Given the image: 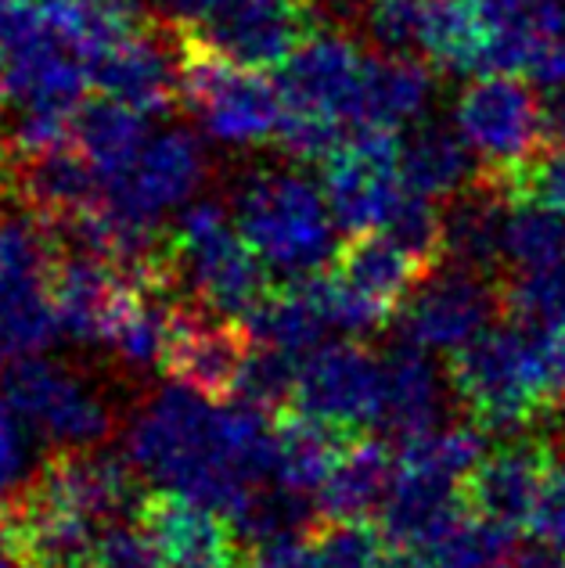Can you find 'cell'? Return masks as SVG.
Segmentation results:
<instances>
[{
	"mask_svg": "<svg viewBox=\"0 0 565 568\" xmlns=\"http://www.w3.org/2000/svg\"><path fill=\"white\" fill-rule=\"evenodd\" d=\"M130 465L162 493L234 515L260 483L274 478V432L249 403L216 407L188 385H167L133 414Z\"/></svg>",
	"mask_w": 565,
	"mask_h": 568,
	"instance_id": "1",
	"label": "cell"
},
{
	"mask_svg": "<svg viewBox=\"0 0 565 568\" xmlns=\"http://www.w3.org/2000/svg\"><path fill=\"white\" fill-rule=\"evenodd\" d=\"M234 223L271 271L306 277L335 256V216L324 191L292 170H252L234 191Z\"/></svg>",
	"mask_w": 565,
	"mask_h": 568,
	"instance_id": "2",
	"label": "cell"
},
{
	"mask_svg": "<svg viewBox=\"0 0 565 568\" xmlns=\"http://www.w3.org/2000/svg\"><path fill=\"white\" fill-rule=\"evenodd\" d=\"M451 385L472 425L490 436H518L552 414L529 324L486 327L451 356Z\"/></svg>",
	"mask_w": 565,
	"mask_h": 568,
	"instance_id": "3",
	"label": "cell"
},
{
	"mask_svg": "<svg viewBox=\"0 0 565 568\" xmlns=\"http://www.w3.org/2000/svg\"><path fill=\"white\" fill-rule=\"evenodd\" d=\"M181 26V104L224 144H266L278 138L281 104L278 80L260 69L238 65L205 43L191 22Z\"/></svg>",
	"mask_w": 565,
	"mask_h": 568,
	"instance_id": "4",
	"label": "cell"
},
{
	"mask_svg": "<svg viewBox=\"0 0 565 568\" xmlns=\"http://www.w3.org/2000/svg\"><path fill=\"white\" fill-rule=\"evenodd\" d=\"M58 256L48 220L22 205L0 216V367L40 356L62 332L51 298Z\"/></svg>",
	"mask_w": 565,
	"mask_h": 568,
	"instance_id": "5",
	"label": "cell"
},
{
	"mask_svg": "<svg viewBox=\"0 0 565 568\" xmlns=\"http://www.w3.org/2000/svg\"><path fill=\"white\" fill-rule=\"evenodd\" d=\"M170 234L181 284L195 292L199 303L224 317L249 321V313L271 295V266L245 242L220 202L188 205Z\"/></svg>",
	"mask_w": 565,
	"mask_h": 568,
	"instance_id": "6",
	"label": "cell"
},
{
	"mask_svg": "<svg viewBox=\"0 0 565 568\" xmlns=\"http://www.w3.org/2000/svg\"><path fill=\"white\" fill-rule=\"evenodd\" d=\"M94 91V69L80 43L65 37L40 0L29 4L22 22L0 40V112H62L77 115Z\"/></svg>",
	"mask_w": 565,
	"mask_h": 568,
	"instance_id": "7",
	"label": "cell"
},
{
	"mask_svg": "<svg viewBox=\"0 0 565 568\" xmlns=\"http://www.w3.org/2000/svg\"><path fill=\"white\" fill-rule=\"evenodd\" d=\"M0 396L43 443L58 450H94L112 436L115 414L109 399L58 361L29 356V361L4 367Z\"/></svg>",
	"mask_w": 565,
	"mask_h": 568,
	"instance_id": "8",
	"label": "cell"
},
{
	"mask_svg": "<svg viewBox=\"0 0 565 568\" xmlns=\"http://www.w3.org/2000/svg\"><path fill=\"white\" fill-rule=\"evenodd\" d=\"M433 274L385 231L353 234L335 252V271L329 274L335 327L353 335L379 332L404 310L407 295L422 277Z\"/></svg>",
	"mask_w": 565,
	"mask_h": 568,
	"instance_id": "9",
	"label": "cell"
},
{
	"mask_svg": "<svg viewBox=\"0 0 565 568\" xmlns=\"http://www.w3.org/2000/svg\"><path fill=\"white\" fill-rule=\"evenodd\" d=\"M400 130H353L335 152L321 162V187L329 209L342 231L367 234L385 231L400 199H404V176H400Z\"/></svg>",
	"mask_w": 565,
	"mask_h": 568,
	"instance_id": "10",
	"label": "cell"
},
{
	"mask_svg": "<svg viewBox=\"0 0 565 568\" xmlns=\"http://www.w3.org/2000/svg\"><path fill=\"white\" fill-rule=\"evenodd\" d=\"M213 51L249 69H281L321 33V0H220L202 19H184Z\"/></svg>",
	"mask_w": 565,
	"mask_h": 568,
	"instance_id": "11",
	"label": "cell"
},
{
	"mask_svg": "<svg viewBox=\"0 0 565 568\" xmlns=\"http://www.w3.org/2000/svg\"><path fill=\"white\" fill-rule=\"evenodd\" d=\"M454 126L483 166H512L541 148V94L518 72H486L461 87Z\"/></svg>",
	"mask_w": 565,
	"mask_h": 568,
	"instance_id": "12",
	"label": "cell"
},
{
	"mask_svg": "<svg viewBox=\"0 0 565 568\" xmlns=\"http://www.w3.org/2000/svg\"><path fill=\"white\" fill-rule=\"evenodd\" d=\"M94 91L138 109L170 115L181 109V26L176 19H138L133 29L101 58Z\"/></svg>",
	"mask_w": 565,
	"mask_h": 568,
	"instance_id": "13",
	"label": "cell"
},
{
	"mask_svg": "<svg viewBox=\"0 0 565 568\" xmlns=\"http://www.w3.org/2000/svg\"><path fill=\"white\" fill-rule=\"evenodd\" d=\"M555 465L552 432H518L494 454H483L465 478V504L475 518L504 532L529 529Z\"/></svg>",
	"mask_w": 565,
	"mask_h": 568,
	"instance_id": "14",
	"label": "cell"
},
{
	"mask_svg": "<svg viewBox=\"0 0 565 568\" xmlns=\"http://www.w3.org/2000/svg\"><path fill=\"white\" fill-rule=\"evenodd\" d=\"M295 410L361 432L379 425L382 414V356L356 342H329L310 349L300 361Z\"/></svg>",
	"mask_w": 565,
	"mask_h": 568,
	"instance_id": "15",
	"label": "cell"
},
{
	"mask_svg": "<svg viewBox=\"0 0 565 568\" xmlns=\"http://www.w3.org/2000/svg\"><path fill=\"white\" fill-rule=\"evenodd\" d=\"M367 54L346 37L321 29L314 40H306L285 65L278 69L281 104L292 115L324 119L335 126H353L356 98H361Z\"/></svg>",
	"mask_w": 565,
	"mask_h": 568,
	"instance_id": "16",
	"label": "cell"
},
{
	"mask_svg": "<svg viewBox=\"0 0 565 568\" xmlns=\"http://www.w3.org/2000/svg\"><path fill=\"white\" fill-rule=\"evenodd\" d=\"M249 349L252 332L245 321L224 317V313L191 298V303H176L173 310L170 349L162 367L181 385L195 388V393L224 399L234 393V382L249 361Z\"/></svg>",
	"mask_w": 565,
	"mask_h": 568,
	"instance_id": "17",
	"label": "cell"
},
{
	"mask_svg": "<svg viewBox=\"0 0 565 568\" xmlns=\"http://www.w3.org/2000/svg\"><path fill=\"white\" fill-rule=\"evenodd\" d=\"M138 475L141 471L130 460L112 454L62 450L29 478V486L62 511L105 529L115 526V518H138L144 504Z\"/></svg>",
	"mask_w": 565,
	"mask_h": 568,
	"instance_id": "18",
	"label": "cell"
},
{
	"mask_svg": "<svg viewBox=\"0 0 565 568\" xmlns=\"http://www.w3.org/2000/svg\"><path fill=\"white\" fill-rule=\"evenodd\" d=\"M501 306V292L490 288L486 274L447 266L425 274L404 303V338L428 353H457L490 327Z\"/></svg>",
	"mask_w": 565,
	"mask_h": 568,
	"instance_id": "19",
	"label": "cell"
},
{
	"mask_svg": "<svg viewBox=\"0 0 565 568\" xmlns=\"http://www.w3.org/2000/svg\"><path fill=\"white\" fill-rule=\"evenodd\" d=\"M205 176V152L188 130L152 138L130 166L105 181V205L127 216L162 223L170 209L184 205Z\"/></svg>",
	"mask_w": 565,
	"mask_h": 568,
	"instance_id": "20",
	"label": "cell"
},
{
	"mask_svg": "<svg viewBox=\"0 0 565 568\" xmlns=\"http://www.w3.org/2000/svg\"><path fill=\"white\" fill-rule=\"evenodd\" d=\"M138 526L155 547L162 568H234L238 532L228 515L213 511L199 500L155 493L144 497Z\"/></svg>",
	"mask_w": 565,
	"mask_h": 568,
	"instance_id": "21",
	"label": "cell"
},
{
	"mask_svg": "<svg viewBox=\"0 0 565 568\" xmlns=\"http://www.w3.org/2000/svg\"><path fill=\"white\" fill-rule=\"evenodd\" d=\"M141 284L119 274L112 263L87 256V252H62L51 274V298L58 327L83 346H109V335L130 295Z\"/></svg>",
	"mask_w": 565,
	"mask_h": 568,
	"instance_id": "22",
	"label": "cell"
},
{
	"mask_svg": "<svg viewBox=\"0 0 565 568\" xmlns=\"http://www.w3.org/2000/svg\"><path fill=\"white\" fill-rule=\"evenodd\" d=\"M4 194H11L40 220L54 223L77 216L83 209H94L105 199V184H101V173L91 166V159L69 141L43 148V152H14Z\"/></svg>",
	"mask_w": 565,
	"mask_h": 568,
	"instance_id": "23",
	"label": "cell"
},
{
	"mask_svg": "<svg viewBox=\"0 0 565 568\" xmlns=\"http://www.w3.org/2000/svg\"><path fill=\"white\" fill-rule=\"evenodd\" d=\"M457 486L461 483H451V478L396 465L393 489L379 511V529L385 544L422 558L428 547H436L443 536H451L472 515L465 504V489Z\"/></svg>",
	"mask_w": 565,
	"mask_h": 568,
	"instance_id": "24",
	"label": "cell"
},
{
	"mask_svg": "<svg viewBox=\"0 0 565 568\" xmlns=\"http://www.w3.org/2000/svg\"><path fill=\"white\" fill-rule=\"evenodd\" d=\"M508 199L490 176L475 173L468 187H461L443 209V263L494 277L497 263H504V216Z\"/></svg>",
	"mask_w": 565,
	"mask_h": 568,
	"instance_id": "25",
	"label": "cell"
},
{
	"mask_svg": "<svg viewBox=\"0 0 565 568\" xmlns=\"http://www.w3.org/2000/svg\"><path fill=\"white\" fill-rule=\"evenodd\" d=\"M245 327L252 332V342L285 349L303 361L324 342V332L335 327L329 274L317 271L306 277H289L285 288H271V295L249 313Z\"/></svg>",
	"mask_w": 565,
	"mask_h": 568,
	"instance_id": "26",
	"label": "cell"
},
{
	"mask_svg": "<svg viewBox=\"0 0 565 568\" xmlns=\"http://www.w3.org/2000/svg\"><path fill=\"white\" fill-rule=\"evenodd\" d=\"M443 414V382L428 349L400 342L382 356V414L379 425L404 443L436 428Z\"/></svg>",
	"mask_w": 565,
	"mask_h": 568,
	"instance_id": "27",
	"label": "cell"
},
{
	"mask_svg": "<svg viewBox=\"0 0 565 568\" xmlns=\"http://www.w3.org/2000/svg\"><path fill=\"white\" fill-rule=\"evenodd\" d=\"M436 69L411 54H367L353 130H400L414 123L433 94Z\"/></svg>",
	"mask_w": 565,
	"mask_h": 568,
	"instance_id": "28",
	"label": "cell"
},
{
	"mask_svg": "<svg viewBox=\"0 0 565 568\" xmlns=\"http://www.w3.org/2000/svg\"><path fill=\"white\" fill-rule=\"evenodd\" d=\"M490 19L486 72H533L541 54L565 37L562 0H483Z\"/></svg>",
	"mask_w": 565,
	"mask_h": 568,
	"instance_id": "29",
	"label": "cell"
},
{
	"mask_svg": "<svg viewBox=\"0 0 565 568\" xmlns=\"http://www.w3.org/2000/svg\"><path fill=\"white\" fill-rule=\"evenodd\" d=\"M393 478L396 460L390 446L379 439H353L314 497L321 521H367L382 511Z\"/></svg>",
	"mask_w": 565,
	"mask_h": 568,
	"instance_id": "30",
	"label": "cell"
},
{
	"mask_svg": "<svg viewBox=\"0 0 565 568\" xmlns=\"http://www.w3.org/2000/svg\"><path fill=\"white\" fill-rule=\"evenodd\" d=\"M350 443L353 432L321 422V417L303 410L281 414L274 428V483L295 493H317Z\"/></svg>",
	"mask_w": 565,
	"mask_h": 568,
	"instance_id": "31",
	"label": "cell"
},
{
	"mask_svg": "<svg viewBox=\"0 0 565 568\" xmlns=\"http://www.w3.org/2000/svg\"><path fill=\"white\" fill-rule=\"evenodd\" d=\"M418 51L436 72H475L490 51L483 0H425Z\"/></svg>",
	"mask_w": 565,
	"mask_h": 568,
	"instance_id": "32",
	"label": "cell"
},
{
	"mask_svg": "<svg viewBox=\"0 0 565 568\" xmlns=\"http://www.w3.org/2000/svg\"><path fill=\"white\" fill-rule=\"evenodd\" d=\"M148 141H152L148 115L105 94L87 98L72 119V144L91 159V166L101 173V184L123 173Z\"/></svg>",
	"mask_w": 565,
	"mask_h": 568,
	"instance_id": "33",
	"label": "cell"
},
{
	"mask_svg": "<svg viewBox=\"0 0 565 568\" xmlns=\"http://www.w3.org/2000/svg\"><path fill=\"white\" fill-rule=\"evenodd\" d=\"M468 152L472 148L457 130L440 123H422L400 144V176H404V187L436 202L454 199L480 173V166H472Z\"/></svg>",
	"mask_w": 565,
	"mask_h": 568,
	"instance_id": "34",
	"label": "cell"
},
{
	"mask_svg": "<svg viewBox=\"0 0 565 568\" xmlns=\"http://www.w3.org/2000/svg\"><path fill=\"white\" fill-rule=\"evenodd\" d=\"M167 295L170 292L138 288L123 306V313H119L109 335V349L130 371H152L167 364L173 310H176V303H167Z\"/></svg>",
	"mask_w": 565,
	"mask_h": 568,
	"instance_id": "35",
	"label": "cell"
},
{
	"mask_svg": "<svg viewBox=\"0 0 565 568\" xmlns=\"http://www.w3.org/2000/svg\"><path fill=\"white\" fill-rule=\"evenodd\" d=\"M480 460H483V428L480 425L428 428L422 436H411L400 443V454H396V465L451 478V483H461V486H465V478L475 471Z\"/></svg>",
	"mask_w": 565,
	"mask_h": 568,
	"instance_id": "36",
	"label": "cell"
},
{
	"mask_svg": "<svg viewBox=\"0 0 565 568\" xmlns=\"http://www.w3.org/2000/svg\"><path fill=\"white\" fill-rule=\"evenodd\" d=\"M565 260V216L555 209L515 202L504 216V263L512 271H541Z\"/></svg>",
	"mask_w": 565,
	"mask_h": 568,
	"instance_id": "37",
	"label": "cell"
},
{
	"mask_svg": "<svg viewBox=\"0 0 565 568\" xmlns=\"http://www.w3.org/2000/svg\"><path fill=\"white\" fill-rule=\"evenodd\" d=\"M483 173L504 191L512 205L529 202L565 216V148H537L512 166H483Z\"/></svg>",
	"mask_w": 565,
	"mask_h": 568,
	"instance_id": "38",
	"label": "cell"
},
{
	"mask_svg": "<svg viewBox=\"0 0 565 568\" xmlns=\"http://www.w3.org/2000/svg\"><path fill=\"white\" fill-rule=\"evenodd\" d=\"M295 382H300V356L285 349L252 342L249 361L234 382V399L249 403L256 410H281L285 403H295Z\"/></svg>",
	"mask_w": 565,
	"mask_h": 568,
	"instance_id": "39",
	"label": "cell"
},
{
	"mask_svg": "<svg viewBox=\"0 0 565 568\" xmlns=\"http://www.w3.org/2000/svg\"><path fill=\"white\" fill-rule=\"evenodd\" d=\"M501 310L518 324H565V260L541 271H512L501 284Z\"/></svg>",
	"mask_w": 565,
	"mask_h": 568,
	"instance_id": "40",
	"label": "cell"
},
{
	"mask_svg": "<svg viewBox=\"0 0 565 568\" xmlns=\"http://www.w3.org/2000/svg\"><path fill=\"white\" fill-rule=\"evenodd\" d=\"M382 540L371 521H321L306 540L303 568H375L385 555Z\"/></svg>",
	"mask_w": 565,
	"mask_h": 568,
	"instance_id": "41",
	"label": "cell"
},
{
	"mask_svg": "<svg viewBox=\"0 0 565 568\" xmlns=\"http://www.w3.org/2000/svg\"><path fill=\"white\" fill-rule=\"evenodd\" d=\"M425 0H371L367 37L382 54H411L422 43ZM414 58V54H411Z\"/></svg>",
	"mask_w": 565,
	"mask_h": 568,
	"instance_id": "42",
	"label": "cell"
},
{
	"mask_svg": "<svg viewBox=\"0 0 565 568\" xmlns=\"http://www.w3.org/2000/svg\"><path fill=\"white\" fill-rule=\"evenodd\" d=\"M552 439H555V465H552V475H547L537 515L529 521V532L537 544L565 555V432Z\"/></svg>",
	"mask_w": 565,
	"mask_h": 568,
	"instance_id": "43",
	"label": "cell"
},
{
	"mask_svg": "<svg viewBox=\"0 0 565 568\" xmlns=\"http://www.w3.org/2000/svg\"><path fill=\"white\" fill-rule=\"evenodd\" d=\"M26 422L14 414L11 403L0 396V504L11 500L26 486L29 475V439Z\"/></svg>",
	"mask_w": 565,
	"mask_h": 568,
	"instance_id": "44",
	"label": "cell"
},
{
	"mask_svg": "<svg viewBox=\"0 0 565 568\" xmlns=\"http://www.w3.org/2000/svg\"><path fill=\"white\" fill-rule=\"evenodd\" d=\"M533 342H537V361H541V382L547 407L565 410V324H529Z\"/></svg>",
	"mask_w": 565,
	"mask_h": 568,
	"instance_id": "45",
	"label": "cell"
},
{
	"mask_svg": "<svg viewBox=\"0 0 565 568\" xmlns=\"http://www.w3.org/2000/svg\"><path fill=\"white\" fill-rule=\"evenodd\" d=\"M541 148H565V83L541 94Z\"/></svg>",
	"mask_w": 565,
	"mask_h": 568,
	"instance_id": "46",
	"label": "cell"
},
{
	"mask_svg": "<svg viewBox=\"0 0 565 568\" xmlns=\"http://www.w3.org/2000/svg\"><path fill=\"white\" fill-rule=\"evenodd\" d=\"M529 77H533V80H541L544 87H558V83H565V37L555 40L552 48H547V51L541 54V62L533 65Z\"/></svg>",
	"mask_w": 565,
	"mask_h": 568,
	"instance_id": "47",
	"label": "cell"
},
{
	"mask_svg": "<svg viewBox=\"0 0 565 568\" xmlns=\"http://www.w3.org/2000/svg\"><path fill=\"white\" fill-rule=\"evenodd\" d=\"M490 568H565V555L552 558L544 550H526V547H512L508 555H501Z\"/></svg>",
	"mask_w": 565,
	"mask_h": 568,
	"instance_id": "48",
	"label": "cell"
},
{
	"mask_svg": "<svg viewBox=\"0 0 565 568\" xmlns=\"http://www.w3.org/2000/svg\"><path fill=\"white\" fill-rule=\"evenodd\" d=\"M375 568H422V561L411 555V550H400V547H393V550H385V555L379 558V565Z\"/></svg>",
	"mask_w": 565,
	"mask_h": 568,
	"instance_id": "49",
	"label": "cell"
},
{
	"mask_svg": "<svg viewBox=\"0 0 565 568\" xmlns=\"http://www.w3.org/2000/svg\"><path fill=\"white\" fill-rule=\"evenodd\" d=\"M0 568H22L19 555H14V547H11L8 532H4V526H0Z\"/></svg>",
	"mask_w": 565,
	"mask_h": 568,
	"instance_id": "50",
	"label": "cell"
},
{
	"mask_svg": "<svg viewBox=\"0 0 565 568\" xmlns=\"http://www.w3.org/2000/svg\"><path fill=\"white\" fill-rule=\"evenodd\" d=\"M94 4H109L119 11H138V0H94Z\"/></svg>",
	"mask_w": 565,
	"mask_h": 568,
	"instance_id": "51",
	"label": "cell"
},
{
	"mask_svg": "<svg viewBox=\"0 0 565 568\" xmlns=\"http://www.w3.org/2000/svg\"><path fill=\"white\" fill-rule=\"evenodd\" d=\"M234 568H238V565H234Z\"/></svg>",
	"mask_w": 565,
	"mask_h": 568,
	"instance_id": "52",
	"label": "cell"
}]
</instances>
